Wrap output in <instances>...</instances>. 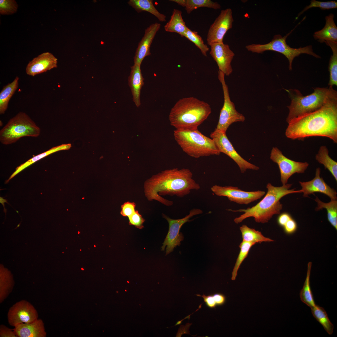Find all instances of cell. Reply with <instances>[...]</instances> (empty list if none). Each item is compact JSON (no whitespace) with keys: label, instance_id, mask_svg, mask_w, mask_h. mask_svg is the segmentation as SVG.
<instances>
[{"label":"cell","instance_id":"obj_10","mask_svg":"<svg viewBox=\"0 0 337 337\" xmlns=\"http://www.w3.org/2000/svg\"><path fill=\"white\" fill-rule=\"evenodd\" d=\"M203 212V211L200 209L193 208L191 209L189 214L185 217L177 219H171L163 214V217L167 221L169 224L168 231L161 247V250L164 251L166 247V255L172 252L174 247L179 246L181 242L183 240V235L179 232L182 226L186 222L189 221V219L193 216L202 214Z\"/></svg>","mask_w":337,"mask_h":337},{"label":"cell","instance_id":"obj_5","mask_svg":"<svg viewBox=\"0 0 337 337\" xmlns=\"http://www.w3.org/2000/svg\"><path fill=\"white\" fill-rule=\"evenodd\" d=\"M291 103L287 106L289 112L286 119L288 124L295 119L315 111L322 107L331 98L337 95L333 87H316L312 93L303 96L296 89H286Z\"/></svg>","mask_w":337,"mask_h":337},{"label":"cell","instance_id":"obj_36","mask_svg":"<svg viewBox=\"0 0 337 337\" xmlns=\"http://www.w3.org/2000/svg\"><path fill=\"white\" fill-rule=\"evenodd\" d=\"M184 37L193 42L200 50L203 56H207V53L209 50V48L204 43L202 38L197 32L192 31L188 27L184 34Z\"/></svg>","mask_w":337,"mask_h":337},{"label":"cell","instance_id":"obj_13","mask_svg":"<svg viewBox=\"0 0 337 337\" xmlns=\"http://www.w3.org/2000/svg\"><path fill=\"white\" fill-rule=\"evenodd\" d=\"M211 190L216 195L226 197L231 201L240 204H248L260 199L265 193L263 191H245L237 187L217 185L212 187Z\"/></svg>","mask_w":337,"mask_h":337},{"label":"cell","instance_id":"obj_29","mask_svg":"<svg viewBox=\"0 0 337 337\" xmlns=\"http://www.w3.org/2000/svg\"><path fill=\"white\" fill-rule=\"evenodd\" d=\"M315 200L317 203V206L315 210L319 211L325 208L327 212L328 221L331 225L337 230V200H331L328 203H324L321 201L317 197Z\"/></svg>","mask_w":337,"mask_h":337},{"label":"cell","instance_id":"obj_18","mask_svg":"<svg viewBox=\"0 0 337 337\" xmlns=\"http://www.w3.org/2000/svg\"><path fill=\"white\" fill-rule=\"evenodd\" d=\"M57 59L48 52L43 53L30 61L26 69L27 74L31 76L46 72L57 67Z\"/></svg>","mask_w":337,"mask_h":337},{"label":"cell","instance_id":"obj_9","mask_svg":"<svg viewBox=\"0 0 337 337\" xmlns=\"http://www.w3.org/2000/svg\"><path fill=\"white\" fill-rule=\"evenodd\" d=\"M225 75L222 71H218V79L221 83L224 95V103L221 110L219 120L216 129L226 133L230 125L237 122H243L244 116L237 111L235 105L231 100L228 87L225 79Z\"/></svg>","mask_w":337,"mask_h":337},{"label":"cell","instance_id":"obj_35","mask_svg":"<svg viewBox=\"0 0 337 337\" xmlns=\"http://www.w3.org/2000/svg\"><path fill=\"white\" fill-rule=\"evenodd\" d=\"M254 245V243L244 241H242L240 244L239 246L240 251L232 272V280H236L238 271L241 264L247 256L251 247Z\"/></svg>","mask_w":337,"mask_h":337},{"label":"cell","instance_id":"obj_26","mask_svg":"<svg viewBox=\"0 0 337 337\" xmlns=\"http://www.w3.org/2000/svg\"><path fill=\"white\" fill-rule=\"evenodd\" d=\"M178 5L184 7L188 14L199 8L205 7L215 10L221 8V5L217 2L210 0H170Z\"/></svg>","mask_w":337,"mask_h":337},{"label":"cell","instance_id":"obj_28","mask_svg":"<svg viewBox=\"0 0 337 337\" xmlns=\"http://www.w3.org/2000/svg\"><path fill=\"white\" fill-rule=\"evenodd\" d=\"M19 78L16 76L11 83L4 86L0 93V114L6 111L10 99L18 86Z\"/></svg>","mask_w":337,"mask_h":337},{"label":"cell","instance_id":"obj_32","mask_svg":"<svg viewBox=\"0 0 337 337\" xmlns=\"http://www.w3.org/2000/svg\"><path fill=\"white\" fill-rule=\"evenodd\" d=\"M311 266L312 262H309L307 265L306 279L303 287L300 293V300L303 302L310 308L316 305L310 284V277Z\"/></svg>","mask_w":337,"mask_h":337},{"label":"cell","instance_id":"obj_41","mask_svg":"<svg viewBox=\"0 0 337 337\" xmlns=\"http://www.w3.org/2000/svg\"><path fill=\"white\" fill-rule=\"evenodd\" d=\"M283 227L285 233L287 234H291L296 232L297 228V225L296 221L291 218Z\"/></svg>","mask_w":337,"mask_h":337},{"label":"cell","instance_id":"obj_30","mask_svg":"<svg viewBox=\"0 0 337 337\" xmlns=\"http://www.w3.org/2000/svg\"><path fill=\"white\" fill-rule=\"evenodd\" d=\"M242 241L253 243H261L263 242H271L274 240L264 237L260 232L243 225L240 227Z\"/></svg>","mask_w":337,"mask_h":337},{"label":"cell","instance_id":"obj_21","mask_svg":"<svg viewBox=\"0 0 337 337\" xmlns=\"http://www.w3.org/2000/svg\"><path fill=\"white\" fill-rule=\"evenodd\" d=\"M130 67L131 71L128 78L129 85L132 95L133 100L138 107L141 105L140 91L144 85V79L141 73L140 66L134 64Z\"/></svg>","mask_w":337,"mask_h":337},{"label":"cell","instance_id":"obj_45","mask_svg":"<svg viewBox=\"0 0 337 337\" xmlns=\"http://www.w3.org/2000/svg\"><path fill=\"white\" fill-rule=\"evenodd\" d=\"M217 306H222L226 303V297L223 294L216 293L213 294Z\"/></svg>","mask_w":337,"mask_h":337},{"label":"cell","instance_id":"obj_2","mask_svg":"<svg viewBox=\"0 0 337 337\" xmlns=\"http://www.w3.org/2000/svg\"><path fill=\"white\" fill-rule=\"evenodd\" d=\"M193 173L188 169L177 168L166 169L153 175L144 184V195L149 201H157L170 206L173 202L161 195H176L183 197L192 190H198L199 184L193 178Z\"/></svg>","mask_w":337,"mask_h":337},{"label":"cell","instance_id":"obj_11","mask_svg":"<svg viewBox=\"0 0 337 337\" xmlns=\"http://www.w3.org/2000/svg\"><path fill=\"white\" fill-rule=\"evenodd\" d=\"M270 159L278 166L282 185L287 184L289 178L293 174L304 173L309 165L307 162H297L287 158L276 147L272 148Z\"/></svg>","mask_w":337,"mask_h":337},{"label":"cell","instance_id":"obj_8","mask_svg":"<svg viewBox=\"0 0 337 337\" xmlns=\"http://www.w3.org/2000/svg\"><path fill=\"white\" fill-rule=\"evenodd\" d=\"M292 29L289 33L283 37L280 34L274 36L272 40L269 43L265 44H252L245 46L248 51L258 54L262 53L267 51H271L280 53L287 58L289 61V69H292V63L294 58L302 54H306L312 55L318 58L320 57L313 52L311 45L298 48L291 47L286 42L288 37L294 30Z\"/></svg>","mask_w":337,"mask_h":337},{"label":"cell","instance_id":"obj_23","mask_svg":"<svg viewBox=\"0 0 337 337\" xmlns=\"http://www.w3.org/2000/svg\"><path fill=\"white\" fill-rule=\"evenodd\" d=\"M71 145L70 144H62L53 147L45 152L37 155L34 156L25 163L17 167L15 171L7 181L6 182H8L10 180L17 174L37 161L56 152L62 150H68L71 148Z\"/></svg>","mask_w":337,"mask_h":337},{"label":"cell","instance_id":"obj_43","mask_svg":"<svg viewBox=\"0 0 337 337\" xmlns=\"http://www.w3.org/2000/svg\"><path fill=\"white\" fill-rule=\"evenodd\" d=\"M0 337H17L13 330H12L4 325L0 326Z\"/></svg>","mask_w":337,"mask_h":337},{"label":"cell","instance_id":"obj_12","mask_svg":"<svg viewBox=\"0 0 337 337\" xmlns=\"http://www.w3.org/2000/svg\"><path fill=\"white\" fill-rule=\"evenodd\" d=\"M210 136L220 152L232 159L239 166L241 172L244 173L247 169L258 170L259 167L243 158L236 151L225 133L216 128Z\"/></svg>","mask_w":337,"mask_h":337},{"label":"cell","instance_id":"obj_25","mask_svg":"<svg viewBox=\"0 0 337 337\" xmlns=\"http://www.w3.org/2000/svg\"><path fill=\"white\" fill-rule=\"evenodd\" d=\"M152 0H129V5L138 12H147L156 17L161 22L166 21V16L160 13L154 5Z\"/></svg>","mask_w":337,"mask_h":337},{"label":"cell","instance_id":"obj_15","mask_svg":"<svg viewBox=\"0 0 337 337\" xmlns=\"http://www.w3.org/2000/svg\"><path fill=\"white\" fill-rule=\"evenodd\" d=\"M38 316L33 305L24 300L13 304L9 309L7 315L8 324L14 327L22 323H32L38 319Z\"/></svg>","mask_w":337,"mask_h":337},{"label":"cell","instance_id":"obj_14","mask_svg":"<svg viewBox=\"0 0 337 337\" xmlns=\"http://www.w3.org/2000/svg\"><path fill=\"white\" fill-rule=\"evenodd\" d=\"M234 19L232 10L227 8L221 12L211 24L208 30L207 41L208 44L223 43L227 32L232 27Z\"/></svg>","mask_w":337,"mask_h":337},{"label":"cell","instance_id":"obj_40","mask_svg":"<svg viewBox=\"0 0 337 337\" xmlns=\"http://www.w3.org/2000/svg\"><path fill=\"white\" fill-rule=\"evenodd\" d=\"M135 207L134 202H126L121 206L120 214L124 217H128L135 212Z\"/></svg>","mask_w":337,"mask_h":337},{"label":"cell","instance_id":"obj_17","mask_svg":"<svg viewBox=\"0 0 337 337\" xmlns=\"http://www.w3.org/2000/svg\"><path fill=\"white\" fill-rule=\"evenodd\" d=\"M321 169L317 168L315 171L314 178L309 181L299 182L303 193V196L308 197V195L315 193H320L328 196L331 200H337V193L333 188L326 183L320 177Z\"/></svg>","mask_w":337,"mask_h":337},{"label":"cell","instance_id":"obj_22","mask_svg":"<svg viewBox=\"0 0 337 337\" xmlns=\"http://www.w3.org/2000/svg\"><path fill=\"white\" fill-rule=\"evenodd\" d=\"M334 17L333 13L325 17L324 27L315 32L313 35L315 40L320 43L329 41L337 42V27L334 21Z\"/></svg>","mask_w":337,"mask_h":337},{"label":"cell","instance_id":"obj_4","mask_svg":"<svg viewBox=\"0 0 337 337\" xmlns=\"http://www.w3.org/2000/svg\"><path fill=\"white\" fill-rule=\"evenodd\" d=\"M211 108L207 103L193 96L179 100L171 109L169 119L170 125L176 129H198L209 116Z\"/></svg>","mask_w":337,"mask_h":337},{"label":"cell","instance_id":"obj_46","mask_svg":"<svg viewBox=\"0 0 337 337\" xmlns=\"http://www.w3.org/2000/svg\"><path fill=\"white\" fill-rule=\"evenodd\" d=\"M125 291H127V290H125Z\"/></svg>","mask_w":337,"mask_h":337},{"label":"cell","instance_id":"obj_19","mask_svg":"<svg viewBox=\"0 0 337 337\" xmlns=\"http://www.w3.org/2000/svg\"><path fill=\"white\" fill-rule=\"evenodd\" d=\"M160 27L159 23L156 22L151 24L145 29L144 35L139 42L135 52L134 58V64L140 66L144 58L151 55L150 45Z\"/></svg>","mask_w":337,"mask_h":337},{"label":"cell","instance_id":"obj_20","mask_svg":"<svg viewBox=\"0 0 337 337\" xmlns=\"http://www.w3.org/2000/svg\"><path fill=\"white\" fill-rule=\"evenodd\" d=\"M17 337H46L44 324L43 320L37 319L29 323H22L13 329Z\"/></svg>","mask_w":337,"mask_h":337},{"label":"cell","instance_id":"obj_27","mask_svg":"<svg viewBox=\"0 0 337 337\" xmlns=\"http://www.w3.org/2000/svg\"><path fill=\"white\" fill-rule=\"evenodd\" d=\"M315 158L318 162L323 164L325 168L329 171L337 181V162L330 156L326 146L322 145L320 147Z\"/></svg>","mask_w":337,"mask_h":337},{"label":"cell","instance_id":"obj_44","mask_svg":"<svg viewBox=\"0 0 337 337\" xmlns=\"http://www.w3.org/2000/svg\"><path fill=\"white\" fill-rule=\"evenodd\" d=\"M292 217L291 215L287 212H284L280 214L278 216L277 222L278 224L282 227Z\"/></svg>","mask_w":337,"mask_h":337},{"label":"cell","instance_id":"obj_3","mask_svg":"<svg viewBox=\"0 0 337 337\" xmlns=\"http://www.w3.org/2000/svg\"><path fill=\"white\" fill-rule=\"evenodd\" d=\"M291 184L287 183L280 187H275L271 183L266 185L267 192L264 198L256 205L247 209L237 210L228 209V211L237 212H244L239 217L235 218V222L238 224L249 217H253L258 223H267L276 214H279L283 208L280 199L288 194L302 192V190L290 189Z\"/></svg>","mask_w":337,"mask_h":337},{"label":"cell","instance_id":"obj_6","mask_svg":"<svg viewBox=\"0 0 337 337\" xmlns=\"http://www.w3.org/2000/svg\"><path fill=\"white\" fill-rule=\"evenodd\" d=\"M174 138L182 150L192 157L198 158L220 152L213 140L202 134L198 129L174 131Z\"/></svg>","mask_w":337,"mask_h":337},{"label":"cell","instance_id":"obj_34","mask_svg":"<svg viewBox=\"0 0 337 337\" xmlns=\"http://www.w3.org/2000/svg\"><path fill=\"white\" fill-rule=\"evenodd\" d=\"M0 282V303H2L12 292L14 282L8 273L4 269L1 270Z\"/></svg>","mask_w":337,"mask_h":337},{"label":"cell","instance_id":"obj_37","mask_svg":"<svg viewBox=\"0 0 337 337\" xmlns=\"http://www.w3.org/2000/svg\"><path fill=\"white\" fill-rule=\"evenodd\" d=\"M310 4L306 6L304 9L298 13L297 19L304 12L308 9L313 7H319L321 10H329L337 8V2L335 1L320 2L311 0Z\"/></svg>","mask_w":337,"mask_h":337},{"label":"cell","instance_id":"obj_16","mask_svg":"<svg viewBox=\"0 0 337 337\" xmlns=\"http://www.w3.org/2000/svg\"><path fill=\"white\" fill-rule=\"evenodd\" d=\"M210 54L216 62L219 70L226 76L230 75L233 71L231 62L235 54L228 44L217 43L211 44Z\"/></svg>","mask_w":337,"mask_h":337},{"label":"cell","instance_id":"obj_33","mask_svg":"<svg viewBox=\"0 0 337 337\" xmlns=\"http://www.w3.org/2000/svg\"><path fill=\"white\" fill-rule=\"evenodd\" d=\"M310 308L314 317L323 326L328 334L332 335L333 332L334 325L324 308L316 304Z\"/></svg>","mask_w":337,"mask_h":337},{"label":"cell","instance_id":"obj_7","mask_svg":"<svg viewBox=\"0 0 337 337\" xmlns=\"http://www.w3.org/2000/svg\"><path fill=\"white\" fill-rule=\"evenodd\" d=\"M41 129L25 113L20 112L10 119L0 131V141L5 145L25 137H37Z\"/></svg>","mask_w":337,"mask_h":337},{"label":"cell","instance_id":"obj_31","mask_svg":"<svg viewBox=\"0 0 337 337\" xmlns=\"http://www.w3.org/2000/svg\"><path fill=\"white\" fill-rule=\"evenodd\" d=\"M325 43L331 48L333 52L328 66L330 73L328 85L333 87L334 85H337V42L329 41Z\"/></svg>","mask_w":337,"mask_h":337},{"label":"cell","instance_id":"obj_39","mask_svg":"<svg viewBox=\"0 0 337 337\" xmlns=\"http://www.w3.org/2000/svg\"><path fill=\"white\" fill-rule=\"evenodd\" d=\"M128 218L129 225H134L139 229H142L144 227L143 223L145 219L138 210H135L132 215L128 217Z\"/></svg>","mask_w":337,"mask_h":337},{"label":"cell","instance_id":"obj_24","mask_svg":"<svg viewBox=\"0 0 337 337\" xmlns=\"http://www.w3.org/2000/svg\"><path fill=\"white\" fill-rule=\"evenodd\" d=\"M188 28L183 18L181 11L176 9H173L170 19L164 26L166 31L176 33L183 37Z\"/></svg>","mask_w":337,"mask_h":337},{"label":"cell","instance_id":"obj_1","mask_svg":"<svg viewBox=\"0 0 337 337\" xmlns=\"http://www.w3.org/2000/svg\"><path fill=\"white\" fill-rule=\"evenodd\" d=\"M285 135L289 139L302 140L311 137L329 138L337 143V95L321 108L288 124Z\"/></svg>","mask_w":337,"mask_h":337},{"label":"cell","instance_id":"obj_38","mask_svg":"<svg viewBox=\"0 0 337 337\" xmlns=\"http://www.w3.org/2000/svg\"><path fill=\"white\" fill-rule=\"evenodd\" d=\"M18 5L15 0H0V13L2 15H12L16 13Z\"/></svg>","mask_w":337,"mask_h":337},{"label":"cell","instance_id":"obj_42","mask_svg":"<svg viewBox=\"0 0 337 337\" xmlns=\"http://www.w3.org/2000/svg\"><path fill=\"white\" fill-rule=\"evenodd\" d=\"M198 296L202 297L206 305L210 308H215L217 305L213 294L206 295L203 294V295L196 294Z\"/></svg>","mask_w":337,"mask_h":337}]
</instances>
